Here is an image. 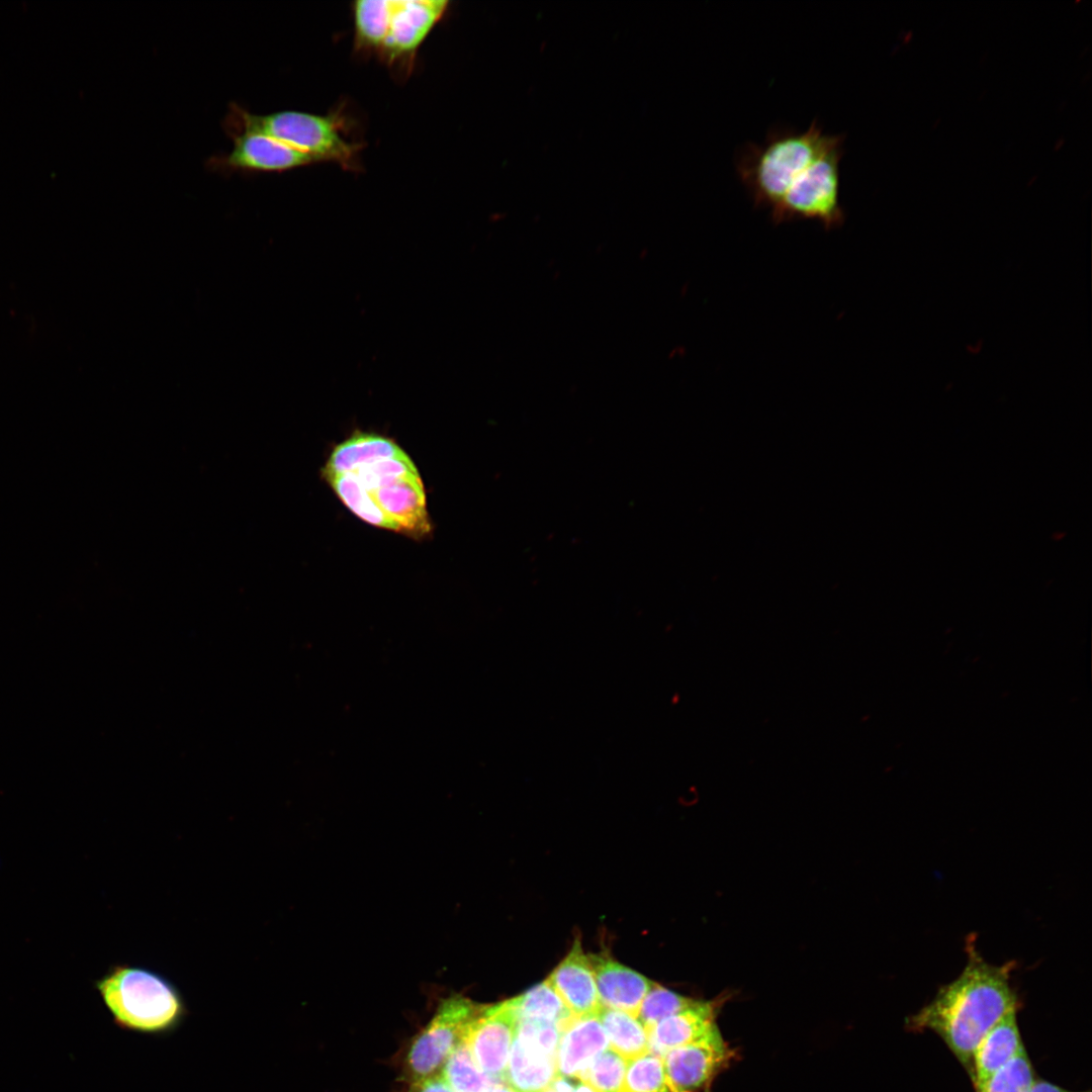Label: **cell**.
<instances>
[{
	"label": "cell",
	"instance_id": "obj_1",
	"mask_svg": "<svg viewBox=\"0 0 1092 1092\" xmlns=\"http://www.w3.org/2000/svg\"><path fill=\"white\" fill-rule=\"evenodd\" d=\"M322 472L339 499L367 524L416 540L431 533L421 474L392 439L356 431L333 449Z\"/></svg>",
	"mask_w": 1092,
	"mask_h": 1092
},
{
	"label": "cell",
	"instance_id": "obj_2",
	"mask_svg": "<svg viewBox=\"0 0 1092 1092\" xmlns=\"http://www.w3.org/2000/svg\"><path fill=\"white\" fill-rule=\"evenodd\" d=\"M967 951L968 961L960 976L910 1016L906 1027L935 1032L971 1076L977 1045L1003 1015L1018 1009L1019 1002L1010 981L1013 963H987L971 938Z\"/></svg>",
	"mask_w": 1092,
	"mask_h": 1092
},
{
	"label": "cell",
	"instance_id": "obj_3",
	"mask_svg": "<svg viewBox=\"0 0 1092 1092\" xmlns=\"http://www.w3.org/2000/svg\"><path fill=\"white\" fill-rule=\"evenodd\" d=\"M844 139L825 133L817 119L803 131L771 128L762 144L748 142L740 149L736 173L754 206L770 210L815 160Z\"/></svg>",
	"mask_w": 1092,
	"mask_h": 1092
},
{
	"label": "cell",
	"instance_id": "obj_4",
	"mask_svg": "<svg viewBox=\"0 0 1092 1092\" xmlns=\"http://www.w3.org/2000/svg\"><path fill=\"white\" fill-rule=\"evenodd\" d=\"M116 1026L130 1032L164 1035L185 1020L188 1008L177 986L151 969L119 964L95 982Z\"/></svg>",
	"mask_w": 1092,
	"mask_h": 1092
},
{
	"label": "cell",
	"instance_id": "obj_5",
	"mask_svg": "<svg viewBox=\"0 0 1092 1092\" xmlns=\"http://www.w3.org/2000/svg\"><path fill=\"white\" fill-rule=\"evenodd\" d=\"M225 129H248L268 135L321 162L351 167L358 147L341 133L334 115H317L296 110L254 114L238 104L231 106ZM225 120V121H226Z\"/></svg>",
	"mask_w": 1092,
	"mask_h": 1092
},
{
	"label": "cell",
	"instance_id": "obj_6",
	"mask_svg": "<svg viewBox=\"0 0 1092 1092\" xmlns=\"http://www.w3.org/2000/svg\"><path fill=\"white\" fill-rule=\"evenodd\" d=\"M843 153L842 142L815 160L769 210L771 221L814 220L826 231L840 228L845 220L839 198Z\"/></svg>",
	"mask_w": 1092,
	"mask_h": 1092
},
{
	"label": "cell",
	"instance_id": "obj_7",
	"mask_svg": "<svg viewBox=\"0 0 1092 1092\" xmlns=\"http://www.w3.org/2000/svg\"><path fill=\"white\" fill-rule=\"evenodd\" d=\"M481 1006L462 997L444 1001L414 1037L404 1059V1080L413 1083L440 1074Z\"/></svg>",
	"mask_w": 1092,
	"mask_h": 1092
},
{
	"label": "cell",
	"instance_id": "obj_8",
	"mask_svg": "<svg viewBox=\"0 0 1092 1092\" xmlns=\"http://www.w3.org/2000/svg\"><path fill=\"white\" fill-rule=\"evenodd\" d=\"M228 132L233 140V149L228 154L208 160L207 164L212 170L269 173L318 163L314 158L263 133L248 129H228Z\"/></svg>",
	"mask_w": 1092,
	"mask_h": 1092
},
{
	"label": "cell",
	"instance_id": "obj_9",
	"mask_svg": "<svg viewBox=\"0 0 1092 1092\" xmlns=\"http://www.w3.org/2000/svg\"><path fill=\"white\" fill-rule=\"evenodd\" d=\"M516 1029L517 1018L509 1000L495 1005H482L466 1029L463 1040L476 1065L497 1082H506Z\"/></svg>",
	"mask_w": 1092,
	"mask_h": 1092
},
{
	"label": "cell",
	"instance_id": "obj_10",
	"mask_svg": "<svg viewBox=\"0 0 1092 1092\" xmlns=\"http://www.w3.org/2000/svg\"><path fill=\"white\" fill-rule=\"evenodd\" d=\"M449 5L447 0H392L379 55L390 64L412 59Z\"/></svg>",
	"mask_w": 1092,
	"mask_h": 1092
},
{
	"label": "cell",
	"instance_id": "obj_11",
	"mask_svg": "<svg viewBox=\"0 0 1092 1092\" xmlns=\"http://www.w3.org/2000/svg\"><path fill=\"white\" fill-rule=\"evenodd\" d=\"M728 1048L716 1024L702 1037L663 1056L674 1092H698L728 1060Z\"/></svg>",
	"mask_w": 1092,
	"mask_h": 1092
},
{
	"label": "cell",
	"instance_id": "obj_12",
	"mask_svg": "<svg viewBox=\"0 0 1092 1092\" xmlns=\"http://www.w3.org/2000/svg\"><path fill=\"white\" fill-rule=\"evenodd\" d=\"M547 980L574 1017L598 1015L603 1008L589 954L579 938Z\"/></svg>",
	"mask_w": 1092,
	"mask_h": 1092
},
{
	"label": "cell",
	"instance_id": "obj_13",
	"mask_svg": "<svg viewBox=\"0 0 1092 1092\" xmlns=\"http://www.w3.org/2000/svg\"><path fill=\"white\" fill-rule=\"evenodd\" d=\"M589 959L602 1006L637 1018L640 1005L654 982L607 952L589 954Z\"/></svg>",
	"mask_w": 1092,
	"mask_h": 1092
},
{
	"label": "cell",
	"instance_id": "obj_14",
	"mask_svg": "<svg viewBox=\"0 0 1092 1092\" xmlns=\"http://www.w3.org/2000/svg\"><path fill=\"white\" fill-rule=\"evenodd\" d=\"M609 1048L598 1015L574 1017L564 1028L556 1052L557 1076L577 1078Z\"/></svg>",
	"mask_w": 1092,
	"mask_h": 1092
},
{
	"label": "cell",
	"instance_id": "obj_15",
	"mask_svg": "<svg viewBox=\"0 0 1092 1092\" xmlns=\"http://www.w3.org/2000/svg\"><path fill=\"white\" fill-rule=\"evenodd\" d=\"M555 1059L556 1055L516 1029L505 1081L518 1092H542L557 1076Z\"/></svg>",
	"mask_w": 1092,
	"mask_h": 1092
},
{
	"label": "cell",
	"instance_id": "obj_16",
	"mask_svg": "<svg viewBox=\"0 0 1092 1092\" xmlns=\"http://www.w3.org/2000/svg\"><path fill=\"white\" fill-rule=\"evenodd\" d=\"M1016 1013L1013 1009L1003 1015L977 1045L970 1076L975 1090L1024 1050Z\"/></svg>",
	"mask_w": 1092,
	"mask_h": 1092
},
{
	"label": "cell",
	"instance_id": "obj_17",
	"mask_svg": "<svg viewBox=\"0 0 1092 1092\" xmlns=\"http://www.w3.org/2000/svg\"><path fill=\"white\" fill-rule=\"evenodd\" d=\"M714 1025L713 1005L696 1001L654 1025L648 1032L649 1053L663 1058L668 1052L699 1039Z\"/></svg>",
	"mask_w": 1092,
	"mask_h": 1092
},
{
	"label": "cell",
	"instance_id": "obj_18",
	"mask_svg": "<svg viewBox=\"0 0 1092 1092\" xmlns=\"http://www.w3.org/2000/svg\"><path fill=\"white\" fill-rule=\"evenodd\" d=\"M509 1002L517 1021L552 1022L564 1030L574 1018L547 979Z\"/></svg>",
	"mask_w": 1092,
	"mask_h": 1092
},
{
	"label": "cell",
	"instance_id": "obj_19",
	"mask_svg": "<svg viewBox=\"0 0 1092 1092\" xmlns=\"http://www.w3.org/2000/svg\"><path fill=\"white\" fill-rule=\"evenodd\" d=\"M609 1048L630 1061L649 1053L648 1032L634 1016L603 1007L598 1014Z\"/></svg>",
	"mask_w": 1092,
	"mask_h": 1092
},
{
	"label": "cell",
	"instance_id": "obj_20",
	"mask_svg": "<svg viewBox=\"0 0 1092 1092\" xmlns=\"http://www.w3.org/2000/svg\"><path fill=\"white\" fill-rule=\"evenodd\" d=\"M392 0H359L353 3L355 41L358 49L379 54L384 42Z\"/></svg>",
	"mask_w": 1092,
	"mask_h": 1092
},
{
	"label": "cell",
	"instance_id": "obj_21",
	"mask_svg": "<svg viewBox=\"0 0 1092 1092\" xmlns=\"http://www.w3.org/2000/svg\"><path fill=\"white\" fill-rule=\"evenodd\" d=\"M440 1075L454 1092H485L497 1082L478 1068L464 1040L448 1057Z\"/></svg>",
	"mask_w": 1092,
	"mask_h": 1092
},
{
	"label": "cell",
	"instance_id": "obj_22",
	"mask_svg": "<svg viewBox=\"0 0 1092 1092\" xmlns=\"http://www.w3.org/2000/svg\"><path fill=\"white\" fill-rule=\"evenodd\" d=\"M623 1092H674L662 1058L647 1053L628 1061Z\"/></svg>",
	"mask_w": 1092,
	"mask_h": 1092
},
{
	"label": "cell",
	"instance_id": "obj_23",
	"mask_svg": "<svg viewBox=\"0 0 1092 1092\" xmlns=\"http://www.w3.org/2000/svg\"><path fill=\"white\" fill-rule=\"evenodd\" d=\"M696 1001L653 983L640 1005L637 1019L649 1032L659 1021L692 1006Z\"/></svg>",
	"mask_w": 1092,
	"mask_h": 1092
},
{
	"label": "cell",
	"instance_id": "obj_24",
	"mask_svg": "<svg viewBox=\"0 0 1092 1092\" xmlns=\"http://www.w3.org/2000/svg\"><path fill=\"white\" fill-rule=\"evenodd\" d=\"M627 1060L608 1048L578 1077L599 1092H623Z\"/></svg>",
	"mask_w": 1092,
	"mask_h": 1092
},
{
	"label": "cell",
	"instance_id": "obj_25",
	"mask_svg": "<svg viewBox=\"0 0 1092 1092\" xmlns=\"http://www.w3.org/2000/svg\"><path fill=\"white\" fill-rule=\"evenodd\" d=\"M1034 1080L1033 1068L1024 1049L976 1092H1029Z\"/></svg>",
	"mask_w": 1092,
	"mask_h": 1092
},
{
	"label": "cell",
	"instance_id": "obj_26",
	"mask_svg": "<svg viewBox=\"0 0 1092 1092\" xmlns=\"http://www.w3.org/2000/svg\"><path fill=\"white\" fill-rule=\"evenodd\" d=\"M407 1092H454L444 1078L438 1074L410 1083Z\"/></svg>",
	"mask_w": 1092,
	"mask_h": 1092
},
{
	"label": "cell",
	"instance_id": "obj_27",
	"mask_svg": "<svg viewBox=\"0 0 1092 1092\" xmlns=\"http://www.w3.org/2000/svg\"><path fill=\"white\" fill-rule=\"evenodd\" d=\"M1029 1092H1090V1091H1070L1063 1087H1060L1054 1083L1042 1079H1035L1032 1083Z\"/></svg>",
	"mask_w": 1092,
	"mask_h": 1092
},
{
	"label": "cell",
	"instance_id": "obj_28",
	"mask_svg": "<svg viewBox=\"0 0 1092 1092\" xmlns=\"http://www.w3.org/2000/svg\"><path fill=\"white\" fill-rule=\"evenodd\" d=\"M574 1085L565 1077L556 1076L542 1092H573Z\"/></svg>",
	"mask_w": 1092,
	"mask_h": 1092
},
{
	"label": "cell",
	"instance_id": "obj_29",
	"mask_svg": "<svg viewBox=\"0 0 1092 1092\" xmlns=\"http://www.w3.org/2000/svg\"><path fill=\"white\" fill-rule=\"evenodd\" d=\"M485 1092H518L507 1082H496L492 1084Z\"/></svg>",
	"mask_w": 1092,
	"mask_h": 1092
},
{
	"label": "cell",
	"instance_id": "obj_30",
	"mask_svg": "<svg viewBox=\"0 0 1092 1092\" xmlns=\"http://www.w3.org/2000/svg\"><path fill=\"white\" fill-rule=\"evenodd\" d=\"M573 1092H599V1091L597 1089H595L588 1083L580 1080L576 1085H574Z\"/></svg>",
	"mask_w": 1092,
	"mask_h": 1092
}]
</instances>
